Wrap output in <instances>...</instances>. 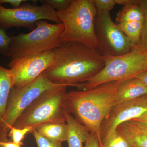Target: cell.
Returning <instances> with one entry per match:
<instances>
[{
  "label": "cell",
  "instance_id": "cell-1",
  "mask_svg": "<svg viewBox=\"0 0 147 147\" xmlns=\"http://www.w3.org/2000/svg\"><path fill=\"white\" fill-rule=\"evenodd\" d=\"M104 56L96 49L79 42L63 43L55 50L52 65L44 71L55 84L77 87L96 75L104 67Z\"/></svg>",
  "mask_w": 147,
  "mask_h": 147
},
{
  "label": "cell",
  "instance_id": "cell-2",
  "mask_svg": "<svg viewBox=\"0 0 147 147\" xmlns=\"http://www.w3.org/2000/svg\"><path fill=\"white\" fill-rule=\"evenodd\" d=\"M121 82H108L91 89L67 92L70 114L90 133L97 134L100 145L101 124L116 104V93Z\"/></svg>",
  "mask_w": 147,
  "mask_h": 147
},
{
  "label": "cell",
  "instance_id": "cell-3",
  "mask_svg": "<svg viewBox=\"0 0 147 147\" xmlns=\"http://www.w3.org/2000/svg\"><path fill=\"white\" fill-rule=\"evenodd\" d=\"M57 12L64 26L61 36L62 44L79 42L97 49L95 20L97 11L93 0H72L67 9Z\"/></svg>",
  "mask_w": 147,
  "mask_h": 147
},
{
  "label": "cell",
  "instance_id": "cell-4",
  "mask_svg": "<svg viewBox=\"0 0 147 147\" xmlns=\"http://www.w3.org/2000/svg\"><path fill=\"white\" fill-rule=\"evenodd\" d=\"M67 87L60 85L42 93L24 111L13 127H30L34 131L46 123H66L67 115L70 114L66 100Z\"/></svg>",
  "mask_w": 147,
  "mask_h": 147
},
{
  "label": "cell",
  "instance_id": "cell-5",
  "mask_svg": "<svg viewBox=\"0 0 147 147\" xmlns=\"http://www.w3.org/2000/svg\"><path fill=\"white\" fill-rule=\"evenodd\" d=\"M64 30L62 24H50L45 20L38 21L32 31L11 37L7 56L11 60L15 59L55 50L62 44Z\"/></svg>",
  "mask_w": 147,
  "mask_h": 147
},
{
  "label": "cell",
  "instance_id": "cell-6",
  "mask_svg": "<svg viewBox=\"0 0 147 147\" xmlns=\"http://www.w3.org/2000/svg\"><path fill=\"white\" fill-rule=\"evenodd\" d=\"M104 67L96 75L84 83L82 90L91 89L108 82L135 78L147 71V53L134 48L125 55L104 56Z\"/></svg>",
  "mask_w": 147,
  "mask_h": 147
},
{
  "label": "cell",
  "instance_id": "cell-7",
  "mask_svg": "<svg viewBox=\"0 0 147 147\" xmlns=\"http://www.w3.org/2000/svg\"><path fill=\"white\" fill-rule=\"evenodd\" d=\"M60 85H62L51 82L43 72L31 83L21 88H12L9 96L5 114L0 121V140L8 139L9 131L17 119L40 95Z\"/></svg>",
  "mask_w": 147,
  "mask_h": 147
},
{
  "label": "cell",
  "instance_id": "cell-8",
  "mask_svg": "<svg viewBox=\"0 0 147 147\" xmlns=\"http://www.w3.org/2000/svg\"><path fill=\"white\" fill-rule=\"evenodd\" d=\"M95 28L98 41L96 50L103 56L125 55L135 46L114 23L109 12L97 11Z\"/></svg>",
  "mask_w": 147,
  "mask_h": 147
},
{
  "label": "cell",
  "instance_id": "cell-9",
  "mask_svg": "<svg viewBox=\"0 0 147 147\" xmlns=\"http://www.w3.org/2000/svg\"><path fill=\"white\" fill-rule=\"evenodd\" d=\"M41 20L62 24L57 12L50 5L23 4L16 8H7L0 5V28L5 30L13 27L33 28Z\"/></svg>",
  "mask_w": 147,
  "mask_h": 147
},
{
  "label": "cell",
  "instance_id": "cell-10",
  "mask_svg": "<svg viewBox=\"0 0 147 147\" xmlns=\"http://www.w3.org/2000/svg\"><path fill=\"white\" fill-rule=\"evenodd\" d=\"M55 50L11 60L9 64L15 78L13 88H19L34 81L52 65Z\"/></svg>",
  "mask_w": 147,
  "mask_h": 147
},
{
  "label": "cell",
  "instance_id": "cell-11",
  "mask_svg": "<svg viewBox=\"0 0 147 147\" xmlns=\"http://www.w3.org/2000/svg\"><path fill=\"white\" fill-rule=\"evenodd\" d=\"M147 112V94L134 100L116 104L101 124L100 129V146L105 137L121 124L138 118Z\"/></svg>",
  "mask_w": 147,
  "mask_h": 147
},
{
  "label": "cell",
  "instance_id": "cell-12",
  "mask_svg": "<svg viewBox=\"0 0 147 147\" xmlns=\"http://www.w3.org/2000/svg\"><path fill=\"white\" fill-rule=\"evenodd\" d=\"M146 94L147 87L136 77L124 80L118 87L116 104L134 100Z\"/></svg>",
  "mask_w": 147,
  "mask_h": 147
},
{
  "label": "cell",
  "instance_id": "cell-13",
  "mask_svg": "<svg viewBox=\"0 0 147 147\" xmlns=\"http://www.w3.org/2000/svg\"><path fill=\"white\" fill-rule=\"evenodd\" d=\"M66 123L67 125L66 142L68 147H84V143L86 142L90 135L88 129L70 114L67 115Z\"/></svg>",
  "mask_w": 147,
  "mask_h": 147
},
{
  "label": "cell",
  "instance_id": "cell-14",
  "mask_svg": "<svg viewBox=\"0 0 147 147\" xmlns=\"http://www.w3.org/2000/svg\"><path fill=\"white\" fill-rule=\"evenodd\" d=\"M15 78L12 70L0 65V121L5 114L9 96L14 86Z\"/></svg>",
  "mask_w": 147,
  "mask_h": 147
},
{
  "label": "cell",
  "instance_id": "cell-15",
  "mask_svg": "<svg viewBox=\"0 0 147 147\" xmlns=\"http://www.w3.org/2000/svg\"><path fill=\"white\" fill-rule=\"evenodd\" d=\"M35 130L43 137L53 142L62 143L66 141L67 134L66 123H46L38 126Z\"/></svg>",
  "mask_w": 147,
  "mask_h": 147
},
{
  "label": "cell",
  "instance_id": "cell-16",
  "mask_svg": "<svg viewBox=\"0 0 147 147\" xmlns=\"http://www.w3.org/2000/svg\"><path fill=\"white\" fill-rule=\"evenodd\" d=\"M116 130L128 139L134 147H147V135L131 121L121 124Z\"/></svg>",
  "mask_w": 147,
  "mask_h": 147
},
{
  "label": "cell",
  "instance_id": "cell-17",
  "mask_svg": "<svg viewBox=\"0 0 147 147\" xmlns=\"http://www.w3.org/2000/svg\"><path fill=\"white\" fill-rule=\"evenodd\" d=\"M116 20L118 24L127 22L144 23L145 21L144 15L138 3L123 6V8L117 14Z\"/></svg>",
  "mask_w": 147,
  "mask_h": 147
},
{
  "label": "cell",
  "instance_id": "cell-18",
  "mask_svg": "<svg viewBox=\"0 0 147 147\" xmlns=\"http://www.w3.org/2000/svg\"><path fill=\"white\" fill-rule=\"evenodd\" d=\"M144 23L137 22H121L117 25L121 31L136 45L140 39Z\"/></svg>",
  "mask_w": 147,
  "mask_h": 147
},
{
  "label": "cell",
  "instance_id": "cell-19",
  "mask_svg": "<svg viewBox=\"0 0 147 147\" xmlns=\"http://www.w3.org/2000/svg\"><path fill=\"white\" fill-rule=\"evenodd\" d=\"M101 147H134L130 141L117 130L105 137Z\"/></svg>",
  "mask_w": 147,
  "mask_h": 147
},
{
  "label": "cell",
  "instance_id": "cell-20",
  "mask_svg": "<svg viewBox=\"0 0 147 147\" xmlns=\"http://www.w3.org/2000/svg\"><path fill=\"white\" fill-rule=\"evenodd\" d=\"M33 129L30 127L19 129L13 127L9 131L7 136L10 137L11 142L21 146L23 145L22 141L24 140L26 134L31 133Z\"/></svg>",
  "mask_w": 147,
  "mask_h": 147
},
{
  "label": "cell",
  "instance_id": "cell-21",
  "mask_svg": "<svg viewBox=\"0 0 147 147\" xmlns=\"http://www.w3.org/2000/svg\"><path fill=\"white\" fill-rule=\"evenodd\" d=\"M38 147H62V143L53 142L43 137L36 130L32 131Z\"/></svg>",
  "mask_w": 147,
  "mask_h": 147
},
{
  "label": "cell",
  "instance_id": "cell-22",
  "mask_svg": "<svg viewBox=\"0 0 147 147\" xmlns=\"http://www.w3.org/2000/svg\"><path fill=\"white\" fill-rule=\"evenodd\" d=\"M72 0H43L41 1L43 4L50 5L56 11H62L67 9Z\"/></svg>",
  "mask_w": 147,
  "mask_h": 147
},
{
  "label": "cell",
  "instance_id": "cell-23",
  "mask_svg": "<svg viewBox=\"0 0 147 147\" xmlns=\"http://www.w3.org/2000/svg\"><path fill=\"white\" fill-rule=\"evenodd\" d=\"M11 37L7 34L5 30L0 28V54L7 56Z\"/></svg>",
  "mask_w": 147,
  "mask_h": 147
},
{
  "label": "cell",
  "instance_id": "cell-24",
  "mask_svg": "<svg viewBox=\"0 0 147 147\" xmlns=\"http://www.w3.org/2000/svg\"><path fill=\"white\" fill-rule=\"evenodd\" d=\"M96 10L109 12L116 5L115 0H93Z\"/></svg>",
  "mask_w": 147,
  "mask_h": 147
},
{
  "label": "cell",
  "instance_id": "cell-25",
  "mask_svg": "<svg viewBox=\"0 0 147 147\" xmlns=\"http://www.w3.org/2000/svg\"><path fill=\"white\" fill-rule=\"evenodd\" d=\"M134 48L142 53H147V21L144 22L140 39Z\"/></svg>",
  "mask_w": 147,
  "mask_h": 147
},
{
  "label": "cell",
  "instance_id": "cell-26",
  "mask_svg": "<svg viewBox=\"0 0 147 147\" xmlns=\"http://www.w3.org/2000/svg\"><path fill=\"white\" fill-rule=\"evenodd\" d=\"M84 147H101L97 134L90 133L89 138L85 143Z\"/></svg>",
  "mask_w": 147,
  "mask_h": 147
},
{
  "label": "cell",
  "instance_id": "cell-27",
  "mask_svg": "<svg viewBox=\"0 0 147 147\" xmlns=\"http://www.w3.org/2000/svg\"><path fill=\"white\" fill-rule=\"evenodd\" d=\"M26 1V0H0V5L3 3H9L13 8H16L20 6L22 3Z\"/></svg>",
  "mask_w": 147,
  "mask_h": 147
},
{
  "label": "cell",
  "instance_id": "cell-28",
  "mask_svg": "<svg viewBox=\"0 0 147 147\" xmlns=\"http://www.w3.org/2000/svg\"><path fill=\"white\" fill-rule=\"evenodd\" d=\"M138 4L144 15L145 21H147V0H138Z\"/></svg>",
  "mask_w": 147,
  "mask_h": 147
},
{
  "label": "cell",
  "instance_id": "cell-29",
  "mask_svg": "<svg viewBox=\"0 0 147 147\" xmlns=\"http://www.w3.org/2000/svg\"><path fill=\"white\" fill-rule=\"evenodd\" d=\"M116 4L124 6L130 5L138 3V0H115Z\"/></svg>",
  "mask_w": 147,
  "mask_h": 147
},
{
  "label": "cell",
  "instance_id": "cell-30",
  "mask_svg": "<svg viewBox=\"0 0 147 147\" xmlns=\"http://www.w3.org/2000/svg\"><path fill=\"white\" fill-rule=\"evenodd\" d=\"M147 126V112L142 117L131 120Z\"/></svg>",
  "mask_w": 147,
  "mask_h": 147
},
{
  "label": "cell",
  "instance_id": "cell-31",
  "mask_svg": "<svg viewBox=\"0 0 147 147\" xmlns=\"http://www.w3.org/2000/svg\"><path fill=\"white\" fill-rule=\"evenodd\" d=\"M136 77L147 87V71L140 74Z\"/></svg>",
  "mask_w": 147,
  "mask_h": 147
},
{
  "label": "cell",
  "instance_id": "cell-32",
  "mask_svg": "<svg viewBox=\"0 0 147 147\" xmlns=\"http://www.w3.org/2000/svg\"><path fill=\"white\" fill-rule=\"evenodd\" d=\"M0 143L5 147H21L20 146L14 144L11 141H9V139L6 141L0 140Z\"/></svg>",
  "mask_w": 147,
  "mask_h": 147
},
{
  "label": "cell",
  "instance_id": "cell-33",
  "mask_svg": "<svg viewBox=\"0 0 147 147\" xmlns=\"http://www.w3.org/2000/svg\"><path fill=\"white\" fill-rule=\"evenodd\" d=\"M138 127V128L142 131L143 133L147 135V126H145L144 125L141 124L136 122L133 121H131Z\"/></svg>",
  "mask_w": 147,
  "mask_h": 147
},
{
  "label": "cell",
  "instance_id": "cell-34",
  "mask_svg": "<svg viewBox=\"0 0 147 147\" xmlns=\"http://www.w3.org/2000/svg\"><path fill=\"white\" fill-rule=\"evenodd\" d=\"M0 147H5L1 143H0Z\"/></svg>",
  "mask_w": 147,
  "mask_h": 147
}]
</instances>
